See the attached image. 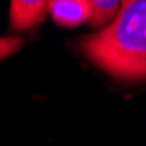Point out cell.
Masks as SVG:
<instances>
[{
	"label": "cell",
	"instance_id": "6da1fadb",
	"mask_svg": "<svg viewBox=\"0 0 146 146\" xmlns=\"http://www.w3.org/2000/svg\"><path fill=\"white\" fill-rule=\"evenodd\" d=\"M85 56L120 81H146V0H121L114 19L83 39Z\"/></svg>",
	"mask_w": 146,
	"mask_h": 146
},
{
	"label": "cell",
	"instance_id": "3957f363",
	"mask_svg": "<svg viewBox=\"0 0 146 146\" xmlns=\"http://www.w3.org/2000/svg\"><path fill=\"white\" fill-rule=\"evenodd\" d=\"M49 0H11V27L14 30L35 28L48 13Z\"/></svg>",
	"mask_w": 146,
	"mask_h": 146
},
{
	"label": "cell",
	"instance_id": "5b68a950",
	"mask_svg": "<svg viewBox=\"0 0 146 146\" xmlns=\"http://www.w3.org/2000/svg\"><path fill=\"white\" fill-rule=\"evenodd\" d=\"M23 46L21 37H0V60L14 55Z\"/></svg>",
	"mask_w": 146,
	"mask_h": 146
},
{
	"label": "cell",
	"instance_id": "7a4b0ae2",
	"mask_svg": "<svg viewBox=\"0 0 146 146\" xmlns=\"http://www.w3.org/2000/svg\"><path fill=\"white\" fill-rule=\"evenodd\" d=\"M48 14L62 27H78L90 23L92 5L88 0H49Z\"/></svg>",
	"mask_w": 146,
	"mask_h": 146
},
{
	"label": "cell",
	"instance_id": "277c9868",
	"mask_svg": "<svg viewBox=\"0 0 146 146\" xmlns=\"http://www.w3.org/2000/svg\"><path fill=\"white\" fill-rule=\"evenodd\" d=\"M88 2L92 5L90 25L99 27V28L108 27L114 19V16H116L118 9L121 5V0H88Z\"/></svg>",
	"mask_w": 146,
	"mask_h": 146
}]
</instances>
